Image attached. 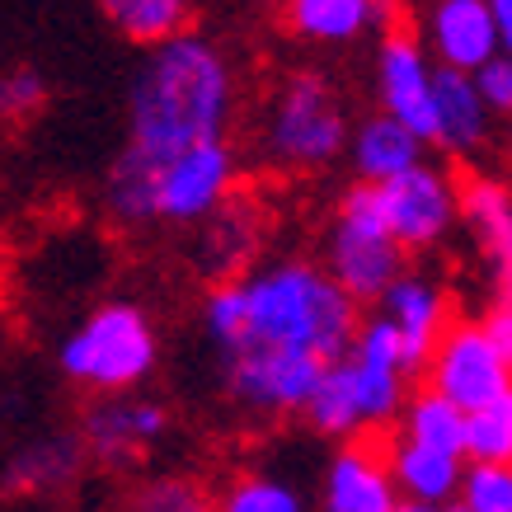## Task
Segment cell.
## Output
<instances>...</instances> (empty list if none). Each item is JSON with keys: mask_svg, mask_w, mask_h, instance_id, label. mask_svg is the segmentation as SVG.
I'll return each instance as SVG.
<instances>
[{"mask_svg": "<svg viewBox=\"0 0 512 512\" xmlns=\"http://www.w3.org/2000/svg\"><path fill=\"white\" fill-rule=\"evenodd\" d=\"M362 301L325 264L273 259L212 282L202 296V334L221 357L245 348H311L339 362L353 353Z\"/></svg>", "mask_w": 512, "mask_h": 512, "instance_id": "obj_1", "label": "cell"}, {"mask_svg": "<svg viewBox=\"0 0 512 512\" xmlns=\"http://www.w3.org/2000/svg\"><path fill=\"white\" fill-rule=\"evenodd\" d=\"M240 85L235 66L212 38L184 29L146 47L127 85V141L174 156L193 141L231 137Z\"/></svg>", "mask_w": 512, "mask_h": 512, "instance_id": "obj_2", "label": "cell"}, {"mask_svg": "<svg viewBox=\"0 0 512 512\" xmlns=\"http://www.w3.org/2000/svg\"><path fill=\"white\" fill-rule=\"evenodd\" d=\"M353 127L320 71H292L268 94L264 123H259V151L282 174H320L348 151Z\"/></svg>", "mask_w": 512, "mask_h": 512, "instance_id": "obj_3", "label": "cell"}, {"mask_svg": "<svg viewBox=\"0 0 512 512\" xmlns=\"http://www.w3.org/2000/svg\"><path fill=\"white\" fill-rule=\"evenodd\" d=\"M160 362V339L151 315L137 301H104L80 320L57 348V367L66 381L90 386L99 395L113 390H137L151 381Z\"/></svg>", "mask_w": 512, "mask_h": 512, "instance_id": "obj_4", "label": "cell"}, {"mask_svg": "<svg viewBox=\"0 0 512 512\" xmlns=\"http://www.w3.org/2000/svg\"><path fill=\"white\" fill-rule=\"evenodd\" d=\"M404 254L409 249L395 240L381 207V188L372 179H357L343 188L339 207H334V226L325 240V268L362 301V306H381L390 282L404 273Z\"/></svg>", "mask_w": 512, "mask_h": 512, "instance_id": "obj_5", "label": "cell"}, {"mask_svg": "<svg viewBox=\"0 0 512 512\" xmlns=\"http://www.w3.org/2000/svg\"><path fill=\"white\" fill-rule=\"evenodd\" d=\"M325 367L329 357L311 348H245L221 357V381H226V400L240 404L245 414L287 419L306 409Z\"/></svg>", "mask_w": 512, "mask_h": 512, "instance_id": "obj_6", "label": "cell"}, {"mask_svg": "<svg viewBox=\"0 0 512 512\" xmlns=\"http://www.w3.org/2000/svg\"><path fill=\"white\" fill-rule=\"evenodd\" d=\"M235 146L231 137L193 141L174 156H160L156 174V226H198L235 193Z\"/></svg>", "mask_w": 512, "mask_h": 512, "instance_id": "obj_7", "label": "cell"}, {"mask_svg": "<svg viewBox=\"0 0 512 512\" xmlns=\"http://www.w3.org/2000/svg\"><path fill=\"white\" fill-rule=\"evenodd\" d=\"M423 372H428V386L456 400L466 414L512 386V362L494 348L484 325H447Z\"/></svg>", "mask_w": 512, "mask_h": 512, "instance_id": "obj_8", "label": "cell"}, {"mask_svg": "<svg viewBox=\"0 0 512 512\" xmlns=\"http://www.w3.org/2000/svg\"><path fill=\"white\" fill-rule=\"evenodd\" d=\"M165 433H170V409L160 400H137L127 390L99 395L80 414V442L109 470H132Z\"/></svg>", "mask_w": 512, "mask_h": 512, "instance_id": "obj_9", "label": "cell"}, {"mask_svg": "<svg viewBox=\"0 0 512 512\" xmlns=\"http://www.w3.org/2000/svg\"><path fill=\"white\" fill-rule=\"evenodd\" d=\"M381 207H386V221L395 240H400L409 254H423L433 249L442 235L451 231V221L461 212V193L442 170L433 165H409V170L381 179Z\"/></svg>", "mask_w": 512, "mask_h": 512, "instance_id": "obj_10", "label": "cell"}, {"mask_svg": "<svg viewBox=\"0 0 512 512\" xmlns=\"http://www.w3.org/2000/svg\"><path fill=\"white\" fill-rule=\"evenodd\" d=\"M376 90H381V109L409 123L423 141H437V66L409 33H390L381 43Z\"/></svg>", "mask_w": 512, "mask_h": 512, "instance_id": "obj_11", "label": "cell"}, {"mask_svg": "<svg viewBox=\"0 0 512 512\" xmlns=\"http://www.w3.org/2000/svg\"><path fill=\"white\" fill-rule=\"evenodd\" d=\"M400 484L390 470V456L348 437V447L329 456L325 470V512H395Z\"/></svg>", "mask_w": 512, "mask_h": 512, "instance_id": "obj_12", "label": "cell"}, {"mask_svg": "<svg viewBox=\"0 0 512 512\" xmlns=\"http://www.w3.org/2000/svg\"><path fill=\"white\" fill-rule=\"evenodd\" d=\"M264 245V221L259 207H249L245 198H226L207 221H198V245H193V264L207 282H226L249 273L254 254Z\"/></svg>", "mask_w": 512, "mask_h": 512, "instance_id": "obj_13", "label": "cell"}, {"mask_svg": "<svg viewBox=\"0 0 512 512\" xmlns=\"http://www.w3.org/2000/svg\"><path fill=\"white\" fill-rule=\"evenodd\" d=\"M428 52L456 71H480L494 52H503L489 0H433L428 5Z\"/></svg>", "mask_w": 512, "mask_h": 512, "instance_id": "obj_14", "label": "cell"}, {"mask_svg": "<svg viewBox=\"0 0 512 512\" xmlns=\"http://www.w3.org/2000/svg\"><path fill=\"white\" fill-rule=\"evenodd\" d=\"M390 470H395V484L400 494L414 503V508H447L461 498V480H466V456L442 447H428V442H414V437H395L390 442Z\"/></svg>", "mask_w": 512, "mask_h": 512, "instance_id": "obj_15", "label": "cell"}, {"mask_svg": "<svg viewBox=\"0 0 512 512\" xmlns=\"http://www.w3.org/2000/svg\"><path fill=\"white\" fill-rule=\"evenodd\" d=\"M381 311L400 325L409 372H423L437 339H442V329H447V296H442V287L419 278V273H400L390 282V292L381 296Z\"/></svg>", "mask_w": 512, "mask_h": 512, "instance_id": "obj_16", "label": "cell"}, {"mask_svg": "<svg viewBox=\"0 0 512 512\" xmlns=\"http://www.w3.org/2000/svg\"><path fill=\"white\" fill-rule=\"evenodd\" d=\"M437 146L451 156H470L489 141V99H484L475 71H456V66L437 62Z\"/></svg>", "mask_w": 512, "mask_h": 512, "instance_id": "obj_17", "label": "cell"}, {"mask_svg": "<svg viewBox=\"0 0 512 512\" xmlns=\"http://www.w3.org/2000/svg\"><path fill=\"white\" fill-rule=\"evenodd\" d=\"M390 0H282V24L306 43H353L390 19Z\"/></svg>", "mask_w": 512, "mask_h": 512, "instance_id": "obj_18", "label": "cell"}, {"mask_svg": "<svg viewBox=\"0 0 512 512\" xmlns=\"http://www.w3.org/2000/svg\"><path fill=\"white\" fill-rule=\"evenodd\" d=\"M423 146H428V141H423L414 127L400 123L395 113L381 109L376 118H367V123L353 127V141H348V165H353L357 179L381 184V179H390V174L419 165Z\"/></svg>", "mask_w": 512, "mask_h": 512, "instance_id": "obj_19", "label": "cell"}, {"mask_svg": "<svg viewBox=\"0 0 512 512\" xmlns=\"http://www.w3.org/2000/svg\"><path fill=\"white\" fill-rule=\"evenodd\" d=\"M90 451L80 437H38L29 447H19L5 466V494H29V498H52L71 489L80 475V461Z\"/></svg>", "mask_w": 512, "mask_h": 512, "instance_id": "obj_20", "label": "cell"}, {"mask_svg": "<svg viewBox=\"0 0 512 512\" xmlns=\"http://www.w3.org/2000/svg\"><path fill=\"white\" fill-rule=\"evenodd\" d=\"M301 414H306V423H311L320 437H339V442H348V437L367 433L362 400H357V381H353V362H348V357L329 362L325 376H320V386H315V395L306 400Z\"/></svg>", "mask_w": 512, "mask_h": 512, "instance_id": "obj_21", "label": "cell"}, {"mask_svg": "<svg viewBox=\"0 0 512 512\" xmlns=\"http://www.w3.org/2000/svg\"><path fill=\"white\" fill-rule=\"evenodd\" d=\"M99 10L127 43L151 47L170 33H184L193 24L198 0H99Z\"/></svg>", "mask_w": 512, "mask_h": 512, "instance_id": "obj_22", "label": "cell"}, {"mask_svg": "<svg viewBox=\"0 0 512 512\" xmlns=\"http://www.w3.org/2000/svg\"><path fill=\"white\" fill-rule=\"evenodd\" d=\"M466 428H470V414L456 400H447L442 390L428 386V390H419V395H409V400H404L400 433L414 437V442H428V447H442V451L466 456Z\"/></svg>", "mask_w": 512, "mask_h": 512, "instance_id": "obj_23", "label": "cell"}, {"mask_svg": "<svg viewBox=\"0 0 512 512\" xmlns=\"http://www.w3.org/2000/svg\"><path fill=\"white\" fill-rule=\"evenodd\" d=\"M461 217L470 221V231L480 235L494 259L512 245V193L498 179H470L461 188Z\"/></svg>", "mask_w": 512, "mask_h": 512, "instance_id": "obj_24", "label": "cell"}, {"mask_svg": "<svg viewBox=\"0 0 512 512\" xmlns=\"http://www.w3.org/2000/svg\"><path fill=\"white\" fill-rule=\"evenodd\" d=\"M466 456L470 461H512V386L480 409H470Z\"/></svg>", "mask_w": 512, "mask_h": 512, "instance_id": "obj_25", "label": "cell"}, {"mask_svg": "<svg viewBox=\"0 0 512 512\" xmlns=\"http://www.w3.org/2000/svg\"><path fill=\"white\" fill-rule=\"evenodd\" d=\"M456 503L466 512H512V461H470Z\"/></svg>", "mask_w": 512, "mask_h": 512, "instance_id": "obj_26", "label": "cell"}, {"mask_svg": "<svg viewBox=\"0 0 512 512\" xmlns=\"http://www.w3.org/2000/svg\"><path fill=\"white\" fill-rule=\"evenodd\" d=\"M221 508L226 512H301V494L287 489V484L268 480V475H240V480L221 494Z\"/></svg>", "mask_w": 512, "mask_h": 512, "instance_id": "obj_27", "label": "cell"}, {"mask_svg": "<svg viewBox=\"0 0 512 512\" xmlns=\"http://www.w3.org/2000/svg\"><path fill=\"white\" fill-rule=\"evenodd\" d=\"M47 104V80L38 66L0 71V123H24Z\"/></svg>", "mask_w": 512, "mask_h": 512, "instance_id": "obj_28", "label": "cell"}, {"mask_svg": "<svg viewBox=\"0 0 512 512\" xmlns=\"http://www.w3.org/2000/svg\"><path fill=\"white\" fill-rule=\"evenodd\" d=\"M137 508L141 512H202L207 498H202V489L193 480H151L137 494Z\"/></svg>", "mask_w": 512, "mask_h": 512, "instance_id": "obj_29", "label": "cell"}, {"mask_svg": "<svg viewBox=\"0 0 512 512\" xmlns=\"http://www.w3.org/2000/svg\"><path fill=\"white\" fill-rule=\"evenodd\" d=\"M475 80H480L489 109H494V113H512V52H508V47H503V52H494V57L475 71Z\"/></svg>", "mask_w": 512, "mask_h": 512, "instance_id": "obj_30", "label": "cell"}, {"mask_svg": "<svg viewBox=\"0 0 512 512\" xmlns=\"http://www.w3.org/2000/svg\"><path fill=\"white\" fill-rule=\"evenodd\" d=\"M480 325H484V334L494 339V348H498V353H503V357H508V362H512V301H508V296H503V301H498L494 311L484 315Z\"/></svg>", "mask_w": 512, "mask_h": 512, "instance_id": "obj_31", "label": "cell"}, {"mask_svg": "<svg viewBox=\"0 0 512 512\" xmlns=\"http://www.w3.org/2000/svg\"><path fill=\"white\" fill-rule=\"evenodd\" d=\"M489 10H494L498 38H503V47L512 52V0H489Z\"/></svg>", "mask_w": 512, "mask_h": 512, "instance_id": "obj_32", "label": "cell"}, {"mask_svg": "<svg viewBox=\"0 0 512 512\" xmlns=\"http://www.w3.org/2000/svg\"><path fill=\"white\" fill-rule=\"evenodd\" d=\"M494 264H498V287H503V296L512 301V245L503 249V254H498Z\"/></svg>", "mask_w": 512, "mask_h": 512, "instance_id": "obj_33", "label": "cell"}]
</instances>
